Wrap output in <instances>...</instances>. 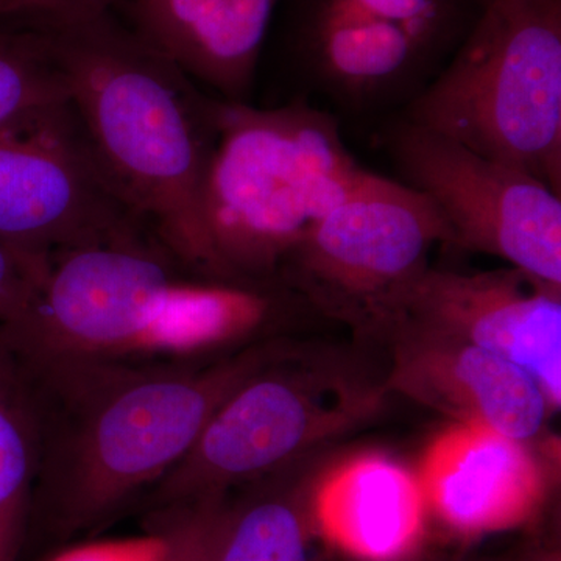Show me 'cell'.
Instances as JSON below:
<instances>
[{"instance_id": "1", "label": "cell", "mask_w": 561, "mask_h": 561, "mask_svg": "<svg viewBox=\"0 0 561 561\" xmlns=\"http://www.w3.org/2000/svg\"><path fill=\"white\" fill-rule=\"evenodd\" d=\"M225 359L22 360L39 416L33 516L57 537L101 527L184 459L225 400L279 353Z\"/></svg>"}, {"instance_id": "2", "label": "cell", "mask_w": 561, "mask_h": 561, "mask_svg": "<svg viewBox=\"0 0 561 561\" xmlns=\"http://www.w3.org/2000/svg\"><path fill=\"white\" fill-rule=\"evenodd\" d=\"M36 25L117 197L184 271L219 280L203 221L219 98L113 13Z\"/></svg>"}, {"instance_id": "3", "label": "cell", "mask_w": 561, "mask_h": 561, "mask_svg": "<svg viewBox=\"0 0 561 561\" xmlns=\"http://www.w3.org/2000/svg\"><path fill=\"white\" fill-rule=\"evenodd\" d=\"M216 124L203 221L217 279L280 284L291 251L368 171L337 116L306 99L271 110L217 99Z\"/></svg>"}, {"instance_id": "4", "label": "cell", "mask_w": 561, "mask_h": 561, "mask_svg": "<svg viewBox=\"0 0 561 561\" xmlns=\"http://www.w3.org/2000/svg\"><path fill=\"white\" fill-rule=\"evenodd\" d=\"M398 116L522 169L561 197V0H489Z\"/></svg>"}, {"instance_id": "5", "label": "cell", "mask_w": 561, "mask_h": 561, "mask_svg": "<svg viewBox=\"0 0 561 561\" xmlns=\"http://www.w3.org/2000/svg\"><path fill=\"white\" fill-rule=\"evenodd\" d=\"M187 278L151 239L65 251L50 260L28 316L0 337L33 362L181 359Z\"/></svg>"}, {"instance_id": "6", "label": "cell", "mask_w": 561, "mask_h": 561, "mask_svg": "<svg viewBox=\"0 0 561 561\" xmlns=\"http://www.w3.org/2000/svg\"><path fill=\"white\" fill-rule=\"evenodd\" d=\"M481 11L478 0H286V46L306 87L339 108L402 111Z\"/></svg>"}, {"instance_id": "7", "label": "cell", "mask_w": 561, "mask_h": 561, "mask_svg": "<svg viewBox=\"0 0 561 561\" xmlns=\"http://www.w3.org/2000/svg\"><path fill=\"white\" fill-rule=\"evenodd\" d=\"M451 230L430 198L367 172L284 262L279 283L312 309L367 331L387 332Z\"/></svg>"}, {"instance_id": "8", "label": "cell", "mask_w": 561, "mask_h": 561, "mask_svg": "<svg viewBox=\"0 0 561 561\" xmlns=\"http://www.w3.org/2000/svg\"><path fill=\"white\" fill-rule=\"evenodd\" d=\"M146 239L153 236L103 175L68 98L0 124V243L49 265L65 251Z\"/></svg>"}, {"instance_id": "9", "label": "cell", "mask_w": 561, "mask_h": 561, "mask_svg": "<svg viewBox=\"0 0 561 561\" xmlns=\"http://www.w3.org/2000/svg\"><path fill=\"white\" fill-rule=\"evenodd\" d=\"M401 183L434 203L453 249L511 262L561 287V197L540 180L397 116L382 135Z\"/></svg>"}, {"instance_id": "10", "label": "cell", "mask_w": 561, "mask_h": 561, "mask_svg": "<svg viewBox=\"0 0 561 561\" xmlns=\"http://www.w3.org/2000/svg\"><path fill=\"white\" fill-rule=\"evenodd\" d=\"M346 413L319 408L311 382L276 354L232 391L191 451L147 491L149 513L225 497L230 486L279 470L342 426Z\"/></svg>"}, {"instance_id": "11", "label": "cell", "mask_w": 561, "mask_h": 561, "mask_svg": "<svg viewBox=\"0 0 561 561\" xmlns=\"http://www.w3.org/2000/svg\"><path fill=\"white\" fill-rule=\"evenodd\" d=\"M493 351L522 367L552 409L561 402V287L519 268H427L390 324Z\"/></svg>"}, {"instance_id": "12", "label": "cell", "mask_w": 561, "mask_h": 561, "mask_svg": "<svg viewBox=\"0 0 561 561\" xmlns=\"http://www.w3.org/2000/svg\"><path fill=\"white\" fill-rule=\"evenodd\" d=\"M391 386L459 423L526 442L540 434L549 405L538 382L493 351L427 332L393 330Z\"/></svg>"}, {"instance_id": "13", "label": "cell", "mask_w": 561, "mask_h": 561, "mask_svg": "<svg viewBox=\"0 0 561 561\" xmlns=\"http://www.w3.org/2000/svg\"><path fill=\"white\" fill-rule=\"evenodd\" d=\"M426 507L465 537L519 526L537 512L545 478L523 442L481 424L457 423L420 467Z\"/></svg>"}, {"instance_id": "14", "label": "cell", "mask_w": 561, "mask_h": 561, "mask_svg": "<svg viewBox=\"0 0 561 561\" xmlns=\"http://www.w3.org/2000/svg\"><path fill=\"white\" fill-rule=\"evenodd\" d=\"M279 0H122L140 39L219 99L247 102Z\"/></svg>"}, {"instance_id": "15", "label": "cell", "mask_w": 561, "mask_h": 561, "mask_svg": "<svg viewBox=\"0 0 561 561\" xmlns=\"http://www.w3.org/2000/svg\"><path fill=\"white\" fill-rule=\"evenodd\" d=\"M426 511L419 478L378 454L335 467L313 497L321 534L365 561L404 559L419 545Z\"/></svg>"}, {"instance_id": "16", "label": "cell", "mask_w": 561, "mask_h": 561, "mask_svg": "<svg viewBox=\"0 0 561 561\" xmlns=\"http://www.w3.org/2000/svg\"><path fill=\"white\" fill-rule=\"evenodd\" d=\"M38 465V402L31 371L0 337V561H20Z\"/></svg>"}, {"instance_id": "17", "label": "cell", "mask_w": 561, "mask_h": 561, "mask_svg": "<svg viewBox=\"0 0 561 561\" xmlns=\"http://www.w3.org/2000/svg\"><path fill=\"white\" fill-rule=\"evenodd\" d=\"M305 542L306 519L294 501L265 496L238 508L224 504L209 561H283Z\"/></svg>"}, {"instance_id": "18", "label": "cell", "mask_w": 561, "mask_h": 561, "mask_svg": "<svg viewBox=\"0 0 561 561\" xmlns=\"http://www.w3.org/2000/svg\"><path fill=\"white\" fill-rule=\"evenodd\" d=\"M65 98V84L38 25L0 27V124Z\"/></svg>"}, {"instance_id": "19", "label": "cell", "mask_w": 561, "mask_h": 561, "mask_svg": "<svg viewBox=\"0 0 561 561\" xmlns=\"http://www.w3.org/2000/svg\"><path fill=\"white\" fill-rule=\"evenodd\" d=\"M225 500H208L150 513L151 531L165 540L164 561H209L214 531Z\"/></svg>"}, {"instance_id": "20", "label": "cell", "mask_w": 561, "mask_h": 561, "mask_svg": "<svg viewBox=\"0 0 561 561\" xmlns=\"http://www.w3.org/2000/svg\"><path fill=\"white\" fill-rule=\"evenodd\" d=\"M47 271L0 243V332L16 330L25 320Z\"/></svg>"}, {"instance_id": "21", "label": "cell", "mask_w": 561, "mask_h": 561, "mask_svg": "<svg viewBox=\"0 0 561 561\" xmlns=\"http://www.w3.org/2000/svg\"><path fill=\"white\" fill-rule=\"evenodd\" d=\"M165 540L157 531L146 537L88 542L61 552L51 561H164Z\"/></svg>"}, {"instance_id": "22", "label": "cell", "mask_w": 561, "mask_h": 561, "mask_svg": "<svg viewBox=\"0 0 561 561\" xmlns=\"http://www.w3.org/2000/svg\"><path fill=\"white\" fill-rule=\"evenodd\" d=\"M121 2L122 0H43L49 11V18L54 20H79L113 13Z\"/></svg>"}, {"instance_id": "23", "label": "cell", "mask_w": 561, "mask_h": 561, "mask_svg": "<svg viewBox=\"0 0 561 561\" xmlns=\"http://www.w3.org/2000/svg\"><path fill=\"white\" fill-rule=\"evenodd\" d=\"M43 18H49V11L43 0H0V24H31Z\"/></svg>"}, {"instance_id": "24", "label": "cell", "mask_w": 561, "mask_h": 561, "mask_svg": "<svg viewBox=\"0 0 561 561\" xmlns=\"http://www.w3.org/2000/svg\"><path fill=\"white\" fill-rule=\"evenodd\" d=\"M538 561H560V560H559V557L549 556V557H542V559L538 560Z\"/></svg>"}, {"instance_id": "25", "label": "cell", "mask_w": 561, "mask_h": 561, "mask_svg": "<svg viewBox=\"0 0 561 561\" xmlns=\"http://www.w3.org/2000/svg\"><path fill=\"white\" fill-rule=\"evenodd\" d=\"M479 3H481V5H485L486 2H489V0H478Z\"/></svg>"}]
</instances>
